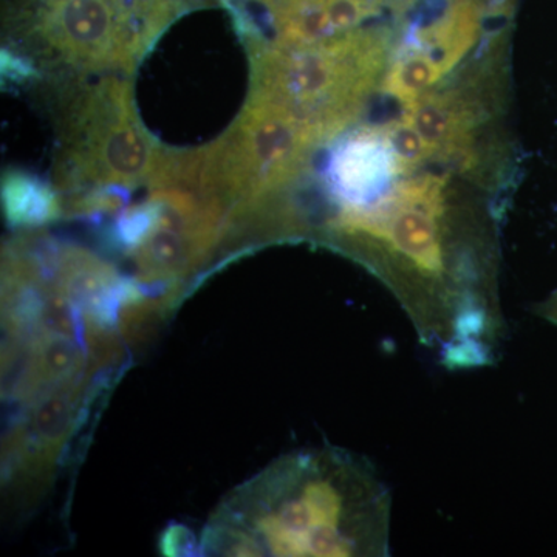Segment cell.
I'll return each instance as SVG.
<instances>
[{
  "label": "cell",
  "instance_id": "cell-1",
  "mask_svg": "<svg viewBox=\"0 0 557 557\" xmlns=\"http://www.w3.org/2000/svg\"><path fill=\"white\" fill-rule=\"evenodd\" d=\"M251 518L259 552L274 556L391 552V490L368 460L343 450L278 461L252 487Z\"/></svg>",
  "mask_w": 557,
  "mask_h": 557
},
{
  "label": "cell",
  "instance_id": "cell-2",
  "mask_svg": "<svg viewBox=\"0 0 557 557\" xmlns=\"http://www.w3.org/2000/svg\"><path fill=\"white\" fill-rule=\"evenodd\" d=\"M196 0H10L7 21L21 39L69 67L131 70Z\"/></svg>",
  "mask_w": 557,
  "mask_h": 557
},
{
  "label": "cell",
  "instance_id": "cell-3",
  "mask_svg": "<svg viewBox=\"0 0 557 557\" xmlns=\"http://www.w3.org/2000/svg\"><path fill=\"white\" fill-rule=\"evenodd\" d=\"M168 157L139 126L126 84L108 79L84 91L67 110L58 174L61 185L75 193L127 189L153 185Z\"/></svg>",
  "mask_w": 557,
  "mask_h": 557
},
{
  "label": "cell",
  "instance_id": "cell-4",
  "mask_svg": "<svg viewBox=\"0 0 557 557\" xmlns=\"http://www.w3.org/2000/svg\"><path fill=\"white\" fill-rule=\"evenodd\" d=\"M3 209L11 226L39 228L60 215L57 193L42 180L24 172H9L2 185Z\"/></svg>",
  "mask_w": 557,
  "mask_h": 557
},
{
  "label": "cell",
  "instance_id": "cell-5",
  "mask_svg": "<svg viewBox=\"0 0 557 557\" xmlns=\"http://www.w3.org/2000/svg\"><path fill=\"white\" fill-rule=\"evenodd\" d=\"M33 375L39 381L69 379L79 368L81 351L65 336L50 335L36 339Z\"/></svg>",
  "mask_w": 557,
  "mask_h": 557
},
{
  "label": "cell",
  "instance_id": "cell-6",
  "mask_svg": "<svg viewBox=\"0 0 557 557\" xmlns=\"http://www.w3.org/2000/svg\"><path fill=\"white\" fill-rule=\"evenodd\" d=\"M70 416H72V397L64 394L53 395L40 403L39 408L36 409L33 426L40 438L60 440L67 428Z\"/></svg>",
  "mask_w": 557,
  "mask_h": 557
},
{
  "label": "cell",
  "instance_id": "cell-7",
  "mask_svg": "<svg viewBox=\"0 0 557 557\" xmlns=\"http://www.w3.org/2000/svg\"><path fill=\"white\" fill-rule=\"evenodd\" d=\"M160 549L164 556H188L194 552V536L188 528L172 525L160 539Z\"/></svg>",
  "mask_w": 557,
  "mask_h": 557
},
{
  "label": "cell",
  "instance_id": "cell-8",
  "mask_svg": "<svg viewBox=\"0 0 557 557\" xmlns=\"http://www.w3.org/2000/svg\"><path fill=\"white\" fill-rule=\"evenodd\" d=\"M539 314L557 327V292L553 293V295L542 304Z\"/></svg>",
  "mask_w": 557,
  "mask_h": 557
}]
</instances>
